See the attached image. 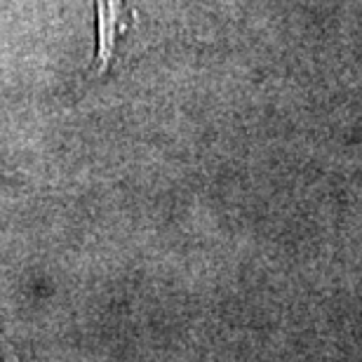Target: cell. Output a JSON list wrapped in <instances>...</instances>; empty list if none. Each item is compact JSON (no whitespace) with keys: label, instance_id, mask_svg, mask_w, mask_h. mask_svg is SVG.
Wrapping results in <instances>:
<instances>
[{"label":"cell","instance_id":"6da1fadb","mask_svg":"<svg viewBox=\"0 0 362 362\" xmlns=\"http://www.w3.org/2000/svg\"><path fill=\"white\" fill-rule=\"evenodd\" d=\"M127 0H97V62L94 76H104L113 62L115 42L129 28Z\"/></svg>","mask_w":362,"mask_h":362},{"label":"cell","instance_id":"7a4b0ae2","mask_svg":"<svg viewBox=\"0 0 362 362\" xmlns=\"http://www.w3.org/2000/svg\"><path fill=\"white\" fill-rule=\"evenodd\" d=\"M0 362H19L17 351L12 349V344L0 334Z\"/></svg>","mask_w":362,"mask_h":362}]
</instances>
